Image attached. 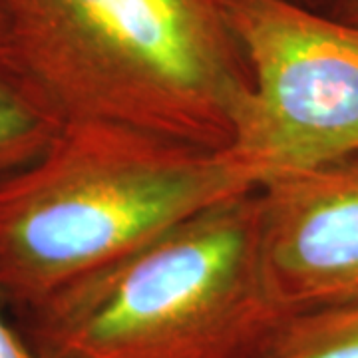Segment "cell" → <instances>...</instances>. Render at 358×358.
Listing matches in <instances>:
<instances>
[{"label":"cell","instance_id":"obj_4","mask_svg":"<svg viewBox=\"0 0 358 358\" xmlns=\"http://www.w3.org/2000/svg\"><path fill=\"white\" fill-rule=\"evenodd\" d=\"M249 94L227 154L259 185L358 155V26L294 0H225Z\"/></svg>","mask_w":358,"mask_h":358},{"label":"cell","instance_id":"obj_6","mask_svg":"<svg viewBox=\"0 0 358 358\" xmlns=\"http://www.w3.org/2000/svg\"><path fill=\"white\" fill-rule=\"evenodd\" d=\"M66 124L6 42H0V181L44 154Z\"/></svg>","mask_w":358,"mask_h":358},{"label":"cell","instance_id":"obj_10","mask_svg":"<svg viewBox=\"0 0 358 358\" xmlns=\"http://www.w3.org/2000/svg\"><path fill=\"white\" fill-rule=\"evenodd\" d=\"M6 30H8V10H6V0H0V42H6Z\"/></svg>","mask_w":358,"mask_h":358},{"label":"cell","instance_id":"obj_9","mask_svg":"<svg viewBox=\"0 0 358 358\" xmlns=\"http://www.w3.org/2000/svg\"><path fill=\"white\" fill-rule=\"evenodd\" d=\"M324 10L343 22L358 26V0H327Z\"/></svg>","mask_w":358,"mask_h":358},{"label":"cell","instance_id":"obj_7","mask_svg":"<svg viewBox=\"0 0 358 358\" xmlns=\"http://www.w3.org/2000/svg\"><path fill=\"white\" fill-rule=\"evenodd\" d=\"M261 358H358V305L289 317Z\"/></svg>","mask_w":358,"mask_h":358},{"label":"cell","instance_id":"obj_3","mask_svg":"<svg viewBox=\"0 0 358 358\" xmlns=\"http://www.w3.org/2000/svg\"><path fill=\"white\" fill-rule=\"evenodd\" d=\"M6 44L66 120L227 150L249 72L225 0H6Z\"/></svg>","mask_w":358,"mask_h":358},{"label":"cell","instance_id":"obj_1","mask_svg":"<svg viewBox=\"0 0 358 358\" xmlns=\"http://www.w3.org/2000/svg\"><path fill=\"white\" fill-rule=\"evenodd\" d=\"M257 183L225 150L108 120H66L0 181V305L14 315Z\"/></svg>","mask_w":358,"mask_h":358},{"label":"cell","instance_id":"obj_11","mask_svg":"<svg viewBox=\"0 0 358 358\" xmlns=\"http://www.w3.org/2000/svg\"><path fill=\"white\" fill-rule=\"evenodd\" d=\"M294 2L305 4L308 8H319V10H324V6H327V0H294Z\"/></svg>","mask_w":358,"mask_h":358},{"label":"cell","instance_id":"obj_2","mask_svg":"<svg viewBox=\"0 0 358 358\" xmlns=\"http://www.w3.org/2000/svg\"><path fill=\"white\" fill-rule=\"evenodd\" d=\"M14 317L42 358H261L291 315L263 261L257 187Z\"/></svg>","mask_w":358,"mask_h":358},{"label":"cell","instance_id":"obj_8","mask_svg":"<svg viewBox=\"0 0 358 358\" xmlns=\"http://www.w3.org/2000/svg\"><path fill=\"white\" fill-rule=\"evenodd\" d=\"M0 358H42L18 331V327L2 315L0 305Z\"/></svg>","mask_w":358,"mask_h":358},{"label":"cell","instance_id":"obj_5","mask_svg":"<svg viewBox=\"0 0 358 358\" xmlns=\"http://www.w3.org/2000/svg\"><path fill=\"white\" fill-rule=\"evenodd\" d=\"M268 281L287 308L358 305V155L259 185Z\"/></svg>","mask_w":358,"mask_h":358}]
</instances>
